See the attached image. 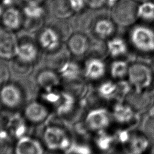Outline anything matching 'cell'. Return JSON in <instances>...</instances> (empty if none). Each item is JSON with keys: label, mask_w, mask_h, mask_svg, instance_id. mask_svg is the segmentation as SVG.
<instances>
[{"label": "cell", "mask_w": 154, "mask_h": 154, "mask_svg": "<svg viewBox=\"0 0 154 154\" xmlns=\"http://www.w3.org/2000/svg\"><path fill=\"white\" fill-rule=\"evenodd\" d=\"M130 50L141 57L154 55V28L150 25L138 23L129 27L126 37Z\"/></svg>", "instance_id": "1"}, {"label": "cell", "mask_w": 154, "mask_h": 154, "mask_svg": "<svg viewBox=\"0 0 154 154\" xmlns=\"http://www.w3.org/2000/svg\"><path fill=\"white\" fill-rule=\"evenodd\" d=\"M137 6L134 0H120L111 7L110 17L117 26L130 27L138 20Z\"/></svg>", "instance_id": "2"}, {"label": "cell", "mask_w": 154, "mask_h": 154, "mask_svg": "<svg viewBox=\"0 0 154 154\" xmlns=\"http://www.w3.org/2000/svg\"><path fill=\"white\" fill-rule=\"evenodd\" d=\"M26 92L21 84L8 81L0 86V103L8 110H16L25 105Z\"/></svg>", "instance_id": "3"}, {"label": "cell", "mask_w": 154, "mask_h": 154, "mask_svg": "<svg viewBox=\"0 0 154 154\" xmlns=\"http://www.w3.org/2000/svg\"><path fill=\"white\" fill-rule=\"evenodd\" d=\"M127 78L135 87L146 88L150 85L154 79V70L152 66L144 61H133L129 64Z\"/></svg>", "instance_id": "4"}, {"label": "cell", "mask_w": 154, "mask_h": 154, "mask_svg": "<svg viewBox=\"0 0 154 154\" xmlns=\"http://www.w3.org/2000/svg\"><path fill=\"white\" fill-rule=\"evenodd\" d=\"M51 112V109L38 99L25 104L22 114L29 125H40L48 121Z\"/></svg>", "instance_id": "5"}, {"label": "cell", "mask_w": 154, "mask_h": 154, "mask_svg": "<svg viewBox=\"0 0 154 154\" xmlns=\"http://www.w3.org/2000/svg\"><path fill=\"white\" fill-rule=\"evenodd\" d=\"M36 42L40 49L46 54L57 51L63 46L61 37L51 25L40 30Z\"/></svg>", "instance_id": "6"}, {"label": "cell", "mask_w": 154, "mask_h": 154, "mask_svg": "<svg viewBox=\"0 0 154 154\" xmlns=\"http://www.w3.org/2000/svg\"><path fill=\"white\" fill-rule=\"evenodd\" d=\"M40 50L37 42L30 37H22L18 40L15 58L25 63L34 66L39 58Z\"/></svg>", "instance_id": "7"}, {"label": "cell", "mask_w": 154, "mask_h": 154, "mask_svg": "<svg viewBox=\"0 0 154 154\" xmlns=\"http://www.w3.org/2000/svg\"><path fill=\"white\" fill-rule=\"evenodd\" d=\"M91 41L85 32H73L67 40V48L71 55L80 58L86 56L90 49Z\"/></svg>", "instance_id": "8"}, {"label": "cell", "mask_w": 154, "mask_h": 154, "mask_svg": "<svg viewBox=\"0 0 154 154\" xmlns=\"http://www.w3.org/2000/svg\"><path fill=\"white\" fill-rule=\"evenodd\" d=\"M82 73L89 80L97 81L108 73V65L103 58L87 57L82 65Z\"/></svg>", "instance_id": "9"}, {"label": "cell", "mask_w": 154, "mask_h": 154, "mask_svg": "<svg viewBox=\"0 0 154 154\" xmlns=\"http://www.w3.org/2000/svg\"><path fill=\"white\" fill-rule=\"evenodd\" d=\"M45 147L40 139L28 135L15 141L14 154H45Z\"/></svg>", "instance_id": "10"}, {"label": "cell", "mask_w": 154, "mask_h": 154, "mask_svg": "<svg viewBox=\"0 0 154 154\" xmlns=\"http://www.w3.org/2000/svg\"><path fill=\"white\" fill-rule=\"evenodd\" d=\"M3 128L9 133L14 140L29 135V125L22 114H14L5 120H3Z\"/></svg>", "instance_id": "11"}, {"label": "cell", "mask_w": 154, "mask_h": 154, "mask_svg": "<svg viewBox=\"0 0 154 154\" xmlns=\"http://www.w3.org/2000/svg\"><path fill=\"white\" fill-rule=\"evenodd\" d=\"M117 27L110 17L100 16L94 19L91 31L96 39L106 41L116 35Z\"/></svg>", "instance_id": "12"}, {"label": "cell", "mask_w": 154, "mask_h": 154, "mask_svg": "<svg viewBox=\"0 0 154 154\" xmlns=\"http://www.w3.org/2000/svg\"><path fill=\"white\" fill-rule=\"evenodd\" d=\"M18 39L14 32L0 25V58L11 60L16 56Z\"/></svg>", "instance_id": "13"}, {"label": "cell", "mask_w": 154, "mask_h": 154, "mask_svg": "<svg viewBox=\"0 0 154 154\" xmlns=\"http://www.w3.org/2000/svg\"><path fill=\"white\" fill-rule=\"evenodd\" d=\"M25 16L20 9L16 5L6 7L1 17V25L12 32H16L23 28Z\"/></svg>", "instance_id": "14"}, {"label": "cell", "mask_w": 154, "mask_h": 154, "mask_svg": "<svg viewBox=\"0 0 154 154\" xmlns=\"http://www.w3.org/2000/svg\"><path fill=\"white\" fill-rule=\"evenodd\" d=\"M42 133V139L44 146L47 150H63L61 129L55 124L48 121Z\"/></svg>", "instance_id": "15"}, {"label": "cell", "mask_w": 154, "mask_h": 154, "mask_svg": "<svg viewBox=\"0 0 154 154\" xmlns=\"http://www.w3.org/2000/svg\"><path fill=\"white\" fill-rule=\"evenodd\" d=\"M108 57L111 59L125 58L130 48L126 38L114 35L106 41Z\"/></svg>", "instance_id": "16"}, {"label": "cell", "mask_w": 154, "mask_h": 154, "mask_svg": "<svg viewBox=\"0 0 154 154\" xmlns=\"http://www.w3.org/2000/svg\"><path fill=\"white\" fill-rule=\"evenodd\" d=\"M57 71L61 80L68 83L75 82L83 75L82 66L70 58L64 62Z\"/></svg>", "instance_id": "17"}, {"label": "cell", "mask_w": 154, "mask_h": 154, "mask_svg": "<svg viewBox=\"0 0 154 154\" xmlns=\"http://www.w3.org/2000/svg\"><path fill=\"white\" fill-rule=\"evenodd\" d=\"M61 81L57 71L48 67L38 71L35 78L36 85L40 90L57 87Z\"/></svg>", "instance_id": "18"}, {"label": "cell", "mask_w": 154, "mask_h": 154, "mask_svg": "<svg viewBox=\"0 0 154 154\" xmlns=\"http://www.w3.org/2000/svg\"><path fill=\"white\" fill-rule=\"evenodd\" d=\"M70 55H71L67 46H64L57 51L47 53L45 58L46 67L57 70L64 62L70 59Z\"/></svg>", "instance_id": "19"}, {"label": "cell", "mask_w": 154, "mask_h": 154, "mask_svg": "<svg viewBox=\"0 0 154 154\" xmlns=\"http://www.w3.org/2000/svg\"><path fill=\"white\" fill-rule=\"evenodd\" d=\"M129 64L125 58L112 59L108 65V73L114 79L121 80L127 78Z\"/></svg>", "instance_id": "20"}, {"label": "cell", "mask_w": 154, "mask_h": 154, "mask_svg": "<svg viewBox=\"0 0 154 154\" xmlns=\"http://www.w3.org/2000/svg\"><path fill=\"white\" fill-rule=\"evenodd\" d=\"M137 18L141 23L150 25L154 23V1H147L138 4Z\"/></svg>", "instance_id": "21"}, {"label": "cell", "mask_w": 154, "mask_h": 154, "mask_svg": "<svg viewBox=\"0 0 154 154\" xmlns=\"http://www.w3.org/2000/svg\"><path fill=\"white\" fill-rule=\"evenodd\" d=\"M52 10L54 15L60 19L69 18L75 14L68 0H54Z\"/></svg>", "instance_id": "22"}, {"label": "cell", "mask_w": 154, "mask_h": 154, "mask_svg": "<svg viewBox=\"0 0 154 154\" xmlns=\"http://www.w3.org/2000/svg\"><path fill=\"white\" fill-rule=\"evenodd\" d=\"M76 14L77 16L75 19L74 24L75 28L78 30L77 31L85 32L88 30L91 31L94 20L93 16L84 10Z\"/></svg>", "instance_id": "23"}, {"label": "cell", "mask_w": 154, "mask_h": 154, "mask_svg": "<svg viewBox=\"0 0 154 154\" xmlns=\"http://www.w3.org/2000/svg\"><path fill=\"white\" fill-rule=\"evenodd\" d=\"M22 11L25 18L34 20L45 19L46 14V10L45 7L43 6V4H25V6L22 8Z\"/></svg>", "instance_id": "24"}, {"label": "cell", "mask_w": 154, "mask_h": 154, "mask_svg": "<svg viewBox=\"0 0 154 154\" xmlns=\"http://www.w3.org/2000/svg\"><path fill=\"white\" fill-rule=\"evenodd\" d=\"M10 61V72L14 76L24 77L29 75L32 71L33 65L25 63L15 57Z\"/></svg>", "instance_id": "25"}, {"label": "cell", "mask_w": 154, "mask_h": 154, "mask_svg": "<svg viewBox=\"0 0 154 154\" xmlns=\"http://www.w3.org/2000/svg\"><path fill=\"white\" fill-rule=\"evenodd\" d=\"M60 34L63 42L67 40L72 32V26L70 25L64 19H60L56 21L54 24L51 25Z\"/></svg>", "instance_id": "26"}, {"label": "cell", "mask_w": 154, "mask_h": 154, "mask_svg": "<svg viewBox=\"0 0 154 154\" xmlns=\"http://www.w3.org/2000/svg\"><path fill=\"white\" fill-rule=\"evenodd\" d=\"M144 129L146 135L151 139H154V116H150L147 119Z\"/></svg>", "instance_id": "27"}, {"label": "cell", "mask_w": 154, "mask_h": 154, "mask_svg": "<svg viewBox=\"0 0 154 154\" xmlns=\"http://www.w3.org/2000/svg\"><path fill=\"white\" fill-rule=\"evenodd\" d=\"M10 69L4 63L0 62V86L9 81Z\"/></svg>", "instance_id": "28"}, {"label": "cell", "mask_w": 154, "mask_h": 154, "mask_svg": "<svg viewBox=\"0 0 154 154\" xmlns=\"http://www.w3.org/2000/svg\"><path fill=\"white\" fill-rule=\"evenodd\" d=\"M69 5L75 13L83 11L86 7L85 0H68Z\"/></svg>", "instance_id": "29"}, {"label": "cell", "mask_w": 154, "mask_h": 154, "mask_svg": "<svg viewBox=\"0 0 154 154\" xmlns=\"http://www.w3.org/2000/svg\"><path fill=\"white\" fill-rule=\"evenodd\" d=\"M86 7L91 10H97L106 4V0H85Z\"/></svg>", "instance_id": "30"}, {"label": "cell", "mask_w": 154, "mask_h": 154, "mask_svg": "<svg viewBox=\"0 0 154 154\" xmlns=\"http://www.w3.org/2000/svg\"><path fill=\"white\" fill-rule=\"evenodd\" d=\"M25 4L28 5H40L43 4L45 0H22Z\"/></svg>", "instance_id": "31"}, {"label": "cell", "mask_w": 154, "mask_h": 154, "mask_svg": "<svg viewBox=\"0 0 154 154\" xmlns=\"http://www.w3.org/2000/svg\"><path fill=\"white\" fill-rule=\"evenodd\" d=\"M45 154H65V153L60 150H47Z\"/></svg>", "instance_id": "32"}, {"label": "cell", "mask_w": 154, "mask_h": 154, "mask_svg": "<svg viewBox=\"0 0 154 154\" xmlns=\"http://www.w3.org/2000/svg\"><path fill=\"white\" fill-rule=\"evenodd\" d=\"M120 0H106V4L109 5L110 7H111L112 5H114L116 2L119 1Z\"/></svg>", "instance_id": "33"}, {"label": "cell", "mask_w": 154, "mask_h": 154, "mask_svg": "<svg viewBox=\"0 0 154 154\" xmlns=\"http://www.w3.org/2000/svg\"><path fill=\"white\" fill-rule=\"evenodd\" d=\"M149 154H154V143L152 145V146L150 149Z\"/></svg>", "instance_id": "34"}, {"label": "cell", "mask_w": 154, "mask_h": 154, "mask_svg": "<svg viewBox=\"0 0 154 154\" xmlns=\"http://www.w3.org/2000/svg\"><path fill=\"white\" fill-rule=\"evenodd\" d=\"M4 9L2 8V5L0 4V19H1V16H2V14L3 13V11H4Z\"/></svg>", "instance_id": "35"}, {"label": "cell", "mask_w": 154, "mask_h": 154, "mask_svg": "<svg viewBox=\"0 0 154 154\" xmlns=\"http://www.w3.org/2000/svg\"><path fill=\"white\" fill-rule=\"evenodd\" d=\"M134 1H135L136 2H137V3L138 4V3H140V2H142L147 1H151V0H134Z\"/></svg>", "instance_id": "36"}, {"label": "cell", "mask_w": 154, "mask_h": 154, "mask_svg": "<svg viewBox=\"0 0 154 154\" xmlns=\"http://www.w3.org/2000/svg\"><path fill=\"white\" fill-rule=\"evenodd\" d=\"M152 67H153V69L154 70V55L152 57Z\"/></svg>", "instance_id": "37"}, {"label": "cell", "mask_w": 154, "mask_h": 154, "mask_svg": "<svg viewBox=\"0 0 154 154\" xmlns=\"http://www.w3.org/2000/svg\"><path fill=\"white\" fill-rule=\"evenodd\" d=\"M1 120H2V119H1V115H0V123H1Z\"/></svg>", "instance_id": "38"}, {"label": "cell", "mask_w": 154, "mask_h": 154, "mask_svg": "<svg viewBox=\"0 0 154 154\" xmlns=\"http://www.w3.org/2000/svg\"><path fill=\"white\" fill-rule=\"evenodd\" d=\"M52 1H54V0H52Z\"/></svg>", "instance_id": "39"}, {"label": "cell", "mask_w": 154, "mask_h": 154, "mask_svg": "<svg viewBox=\"0 0 154 154\" xmlns=\"http://www.w3.org/2000/svg\"><path fill=\"white\" fill-rule=\"evenodd\" d=\"M0 1H1V0H0Z\"/></svg>", "instance_id": "40"}]
</instances>
